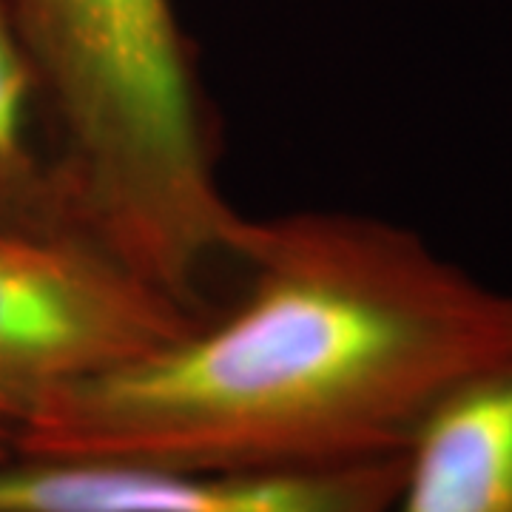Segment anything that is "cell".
Instances as JSON below:
<instances>
[{"label": "cell", "mask_w": 512, "mask_h": 512, "mask_svg": "<svg viewBox=\"0 0 512 512\" xmlns=\"http://www.w3.org/2000/svg\"><path fill=\"white\" fill-rule=\"evenodd\" d=\"M512 353V291L399 222L245 217L220 302L163 348L12 430L26 456L313 473L407 453L458 384Z\"/></svg>", "instance_id": "obj_1"}, {"label": "cell", "mask_w": 512, "mask_h": 512, "mask_svg": "<svg viewBox=\"0 0 512 512\" xmlns=\"http://www.w3.org/2000/svg\"><path fill=\"white\" fill-rule=\"evenodd\" d=\"M40 83L74 228L171 299L225 271L245 214L174 0H6Z\"/></svg>", "instance_id": "obj_2"}, {"label": "cell", "mask_w": 512, "mask_h": 512, "mask_svg": "<svg viewBox=\"0 0 512 512\" xmlns=\"http://www.w3.org/2000/svg\"><path fill=\"white\" fill-rule=\"evenodd\" d=\"M402 478L404 453L313 473H231L12 450L0 458V512H390Z\"/></svg>", "instance_id": "obj_4"}, {"label": "cell", "mask_w": 512, "mask_h": 512, "mask_svg": "<svg viewBox=\"0 0 512 512\" xmlns=\"http://www.w3.org/2000/svg\"><path fill=\"white\" fill-rule=\"evenodd\" d=\"M390 512H512V353L424 419Z\"/></svg>", "instance_id": "obj_5"}, {"label": "cell", "mask_w": 512, "mask_h": 512, "mask_svg": "<svg viewBox=\"0 0 512 512\" xmlns=\"http://www.w3.org/2000/svg\"><path fill=\"white\" fill-rule=\"evenodd\" d=\"M37 111V72L0 0V231H74L55 157L37 143Z\"/></svg>", "instance_id": "obj_6"}, {"label": "cell", "mask_w": 512, "mask_h": 512, "mask_svg": "<svg viewBox=\"0 0 512 512\" xmlns=\"http://www.w3.org/2000/svg\"><path fill=\"white\" fill-rule=\"evenodd\" d=\"M197 319L77 231H0V424L103 376Z\"/></svg>", "instance_id": "obj_3"}, {"label": "cell", "mask_w": 512, "mask_h": 512, "mask_svg": "<svg viewBox=\"0 0 512 512\" xmlns=\"http://www.w3.org/2000/svg\"><path fill=\"white\" fill-rule=\"evenodd\" d=\"M9 453H12V433L6 424H0V458L9 456Z\"/></svg>", "instance_id": "obj_7"}]
</instances>
